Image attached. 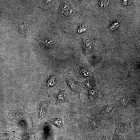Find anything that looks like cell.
Listing matches in <instances>:
<instances>
[{"label":"cell","mask_w":140,"mask_h":140,"mask_svg":"<svg viewBox=\"0 0 140 140\" xmlns=\"http://www.w3.org/2000/svg\"><path fill=\"white\" fill-rule=\"evenodd\" d=\"M61 76L60 68L53 67L52 72L41 84V89L47 93L51 88L57 86L61 79Z\"/></svg>","instance_id":"1"},{"label":"cell","mask_w":140,"mask_h":140,"mask_svg":"<svg viewBox=\"0 0 140 140\" xmlns=\"http://www.w3.org/2000/svg\"><path fill=\"white\" fill-rule=\"evenodd\" d=\"M72 73L80 81L94 76L91 66L87 63H78L72 71Z\"/></svg>","instance_id":"2"},{"label":"cell","mask_w":140,"mask_h":140,"mask_svg":"<svg viewBox=\"0 0 140 140\" xmlns=\"http://www.w3.org/2000/svg\"><path fill=\"white\" fill-rule=\"evenodd\" d=\"M101 91L97 87L96 84L85 91V102L84 106H90L95 104L99 100Z\"/></svg>","instance_id":"3"},{"label":"cell","mask_w":140,"mask_h":140,"mask_svg":"<svg viewBox=\"0 0 140 140\" xmlns=\"http://www.w3.org/2000/svg\"><path fill=\"white\" fill-rule=\"evenodd\" d=\"M84 106V102L81 100L73 98L68 102L66 114L70 117L80 114Z\"/></svg>","instance_id":"4"},{"label":"cell","mask_w":140,"mask_h":140,"mask_svg":"<svg viewBox=\"0 0 140 140\" xmlns=\"http://www.w3.org/2000/svg\"><path fill=\"white\" fill-rule=\"evenodd\" d=\"M62 75L68 88L72 91L78 93L79 99L81 100L80 94L82 93V89L80 82L77 81L70 73L67 72L63 73Z\"/></svg>","instance_id":"5"},{"label":"cell","mask_w":140,"mask_h":140,"mask_svg":"<svg viewBox=\"0 0 140 140\" xmlns=\"http://www.w3.org/2000/svg\"><path fill=\"white\" fill-rule=\"evenodd\" d=\"M73 11V9L71 5L64 3L61 5L58 12V18L61 20L68 19L72 16Z\"/></svg>","instance_id":"6"},{"label":"cell","mask_w":140,"mask_h":140,"mask_svg":"<svg viewBox=\"0 0 140 140\" xmlns=\"http://www.w3.org/2000/svg\"><path fill=\"white\" fill-rule=\"evenodd\" d=\"M33 38L38 43L41 49L43 50H50L54 46V41L51 37L44 35L39 39Z\"/></svg>","instance_id":"7"},{"label":"cell","mask_w":140,"mask_h":140,"mask_svg":"<svg viewBox=\"0 0 140 140\" xmlns=\"http://www.w3.org/2000/svg\"><path fill=\"white\" fill-rule=\"evenodd\" d=\"M86 116L88 119V124L89 129L95 130L103 125L104 123L103 118L93 114L90 116Z\"/></svg>","instance_id":"8"},{"label":"cell","mask_w":140,"mask_h":140,"mask_svg":"<svg viewBox=\"0 0 140 140\" xmlns=\"http://www.w3.org/2000/svg\"><path fill=\"white\" fill-rule=\"evenodd\" d=\"M134 100L132 99L129 94H124L122 95L119 99L116 101L115 105L121 109H126L128 108L134 102Z\"/></svg>","instance_id":"9"},{"label":"cell","mask_w":140,"mask_h":140,"mask_svg":"<svg viewBox=\"0 0 140 140\" xmlns=\"http://www.w3.org/2000/svg\"><path fill=\"white\" fill-rule=\"evenodd\" d=\"M82 47L84 54L87 55L90 54L93 50L96 39L89 38L86 40L82 38Z\"/></svg>","instance_id":"10"},{"label":"cell","mask_w":140,"mask_h":140,"mask_svg":"<svg viewBox=\"0 0 140 140\" xmlns=\"http://www.w3.org/2000/svg\"><path fill=\"white\" fill-rule=\"evenodd\" d=\"M59 90L53 95L55 102L54 104L60 105L69 101L65 90H62L59 89Z\"/></svg>","instance_id":"11"},{"label":"cell","mask_w":140,"mask_h":140,"mask_svg":"<svg viewBox=\"0 0 140 140\" xmlns=\"http://www.w3.org/2000/svg\"><path fill=\"white\" fill-rule=\"evenodd\" d=\"M131 128V124L129 121L118 122L116 125L115 130L124 136Z\"/></svg>","instance_id":"12"},{"label":"cell","mask_w":140,"mask_h":140,"mask_svg":"<svg viewBox=\"0 0 140 140\" xmlns=\"http://www.w3.org/2000/svg\"><path fill=\"white\" fill-rule=\"evenodd\" d=\"M80 83L81 88L86 91L96 84V79L94 76H93Z\"/></svg>","instance_id":"13"},{"label":"cell","mask_w":140,"mask_h":140,"mask_svg":"<svg viewBox=\"0 0 140 140\" xmlns=\"http://www.w3.org/2000/svg\"><path fill=\"white\" fill-rule=\"evenodd\" d=\"M115 106V103L104 105L99 111V113L100 115H110L114 109Z\"/></svg>","instance_id":"14"},{"label":"cell","mask_w":140,"mask_h":140,"mask_svg":"<svg viewBox=\"0 0 140 140\" xmlns=\"http://www.w3.org/2000/svg\"><path fill=\"white\" fill-rule=\"evenodd\" d=\"M65 116L62 118L60 117L52 118L48 120L52 125L56 126L58 128L63 129L65 130L64 127V125L63 122V118L66 117Z\"/></svg>","instance_id":"15"},{"label":"cell","mask_w":140,"mask_h":140,"mask_svg":"<svg viewBox=\"0 0 140 140\" xmlns=\"http://www.w3.org/2000/svg\"><path fill=\"white\" fill-rule=\"evenodd\" d=\"M29 24L26 22H21L19 25L17 31L20 33L25 34L28 30Z\"/></svg>","instance_id":"16"},{"label":"cell","mask_w":140,"mask_h":140,"mask_svg":"<svg viewBox=\"0 0 140 140\" xmlns=\"http://www.w3.org/2000/svg\"><path fill=\"white\" fill-rule=\"evenodd\" d=\"M124 136L115 130L111 135L112 140H124Z\"/></svg>","instance_id":"17"},{"label":"cell","mask_w":140,"mask_h":140,"mask_svg":"<svg viewBox=\"0 0 140 140\" xmlns=\"http://www.w3.org/2000/svg\"><path fill=\"white\" fill-rule=\"evenodd\" d=\"M4 10L3 8L0 6V21L2 19H4L5 17Z\"/></svg>","instance_id":"18"},{"label":"cell","mask_w":140,"mask_h":140,"mask_svg":"<svg viewBox=\"0 0 140 140\" xmlns=\"http://www.w3.org/2000/svg\"><path fill=\"white\" fill-rule=\"evenodd\" d=\"M119 24L118 23H114L110 26V29L111 30H115L119 26Z\"/></svg>","instance_id":"19"},{"label":"cell","mask_w":140,"mask_h":140,"mask_svg":"<svg viewBox=\"0 0 140 140\" xmlns=\"http://www.w3.org/2000/svg\"><path fill=\"white\" fill-rule=\"evenodd\" d=\"M102 139L103 140H107L106 136H103L102 137Z\"/></svg>","instance_id":"20"}]
</instances>
